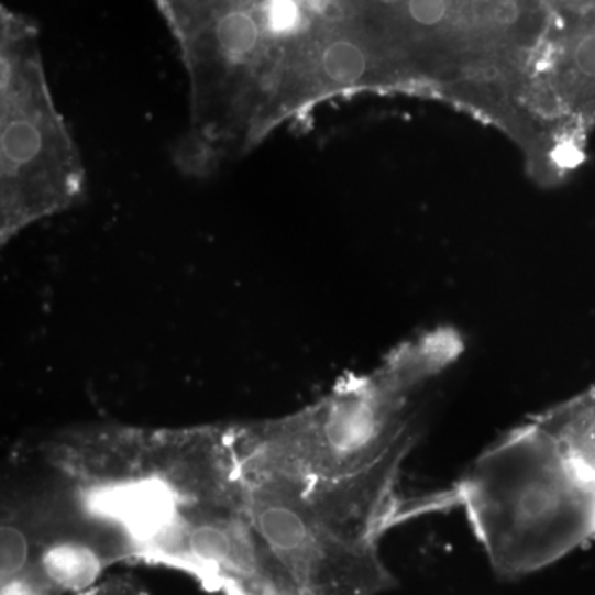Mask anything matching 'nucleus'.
<instances>
[{
	"label": "nucleus",
	"instance_id": "nucleus-1",
	"mask_svg": "<svg viewBox=\"0 0 595 595\" xmlns=\"http://www.w3.org/2000/svg\"><path fill=\"white\" fill-rule=\"evenodd\" d=\"M42 453V495L103 536L123 562L167 568L199 509L245 492L233 423L75 427L48 440Z\"/></svg>",
	"mask_w": 595,
	"mask_h": 595
},
{
	"label": "nucleus",
	"instance_id": "nucleus-2",
	"mask_svg": "<svg viewBox=\"0 0 595 595\" xmlns=\"http://www.w3.org/2000/svg\"><path fill=\"white\" fill-rule=\"evenodd\" d=\"M462 353L455 331H432L367 373L338 381L304 409L233 423L243 478L333 482L373 469L416 430L419 397Z\"/></svg>",
	"mask_w": 595,
	"mask_h": 595
},
{
	"label": "nucleus",
	"instance_id": "nucleus-3",
	"mask_svg": "<svg viewBox=\"0 0 595 595\" xmlns=\"http://www.w3.org/2000/svg\"><path fill=\"white\" fill-rule=\"evenodd\" d=\"M420 516L463 508L493 571L525 577L595 542V480L528 419L453 488L417 496Z\"/></svg>",
	"mask_w": 595,
	"mask_h": 595
},
{
	"label": "nucleus",
	"instance_id": "nucleus-4",
	"mask_svg": "<svg viewBox=\"0 0 595 595\" xmlns=\"http://www.w3.org/2000/svg\"><path fill=\"white\" fill-rule=\"evenodd\" d=\"M256 531L301 595H383L396 584L379 551L387 515L331 482L243 478Z\"/></svg>",
	"mask_w": 595,
	"mask_h": 595
},
{
	"label": "nucleus",
	"instance_id": "nucleus-5",
	"mask_svg": "<svg viewBox=\"0 0 595 595\" xmlns=\"http://www.w3.org/2000/svg\"><path fill=\"white\" fill-rule=\"evenodd\" d=\"M0 78V236L8 243L74 207L87 180L41 64L4 47Z\"/></svg>",
	"mask_w": 595,
	"mask_h": 595
},
{
	"label": "nucleus",
	"instance_id": "nucleus-6",
	"mask_svg": "<svg viewBox=\"0 0 595 595\" xmlns=\"http://www.w3.org/2000/svg\"><path fill=\"white\" fill-rule=\"evenodd\" d=\"M167 569L217 595H301L256 531L245 493L197 511Z\"/></svg>",
	"mask_w": 595,
	"mask_h": 595
},
{
	"label": "nucleus",
	"instance_id": "nucleus-7",
	"mask_svg": "<svg viewBox=\"0 0 595 595\" xmlns=\"http://www.w3.org/2000/svg\"><path fill=\"white\" fill-rule=\"evenodd\" d=\"M529 419L555 440L574 465L595 480V387Z\"/></svg>",
	"mask_w": 595,
	"mask_h": 595
},
{
	"label": "nucleus",
	"instance_id": "nucleus-8",
	"mask_svg": "<svg viewBox=\"0 0 595 595\" xmlns=\"http://www.w3.org/2000/svg\"><path fill=\"white\" fill-rule=\"evenodd\" d=\"M370 74V58L356 42L338 38L321 52L318 78L323 91L348 90L363 84Z\"/></svg>",
	"mask_w": 595,
	"mask_h": 595
},
{
	"label": "nucleus",
	"instance_id": "nucleus-9",
	"mask_svg": "<svg viewBox=\"0 0 595 595\" xmlns=\"http://www.w3.org/2000/svg\"><path fill=\"white\" fill-rule=\"evenodd\" d=\"M571 67L577 84L575 95L595 100V29L579 35L571 51Z\"/></svg>",
	"mask_w": 595,
	"mask_h": 595
},
{
	"label": "nucleus",
	"instance_id": "nucleus-10",
	"mask_svg": "<svg viewBox=\"0 0 595 595\" xmlns=\"http://www.w3.org/2000/svg\"><path fill=\"white\" fill-rule=\"evenodd\" d=\"M300 5L296 0H266L263 25L272 37H286L300 25Z\"/></svg>",
	"mask_w": 595,
	"mask_h": 595
},
{
	"label": "nucleus",
	"instance_id": "nucleus-11",
	"mask_svg": "<svg viewBox=\"0 0 595 595\" xmlns=\"http://www.w3.org/2000/svg\"><path fill=\"white\" fill-rule=\"evenodd\" d=\"M407 11L417 24L433 27L445 19L449 2L447 0H409Z\"/></svg>",
	"mask_w": 595,
	"mask_h": 595
},
{
	"label": "nucleus",
	"instance_id": "nucleus-12",
	"mask_svg": "<svg viewBox=\"0 0 595 595\" xmlns=\"http://www.w3.org/2000/svg\"><path fill=\"white\" fill-rule=\"evenodd\" d=\"M2 582L0 595H55L41 579L35 577L32 572L8 579Z\"/></svg>",
	"mask_w": 595,
	"mask_h": 595
},
{
	"label": "nucleus",
	"instance_id": "nucleus-13",
	"mask_svg": "<svg viewBox=\"0 0 595 595\" xmlns=\"http://www.w3.org/2000/svg\"><path fill=\"white\" fill-rule=\"evenodd\" d=\"M80 595H150L128 577H110Z\"/></svg>",
	"mask_w": 595,
	"mask_h": 595
},
{
	"label": "nucleus",
	"instance_id": "nucleus-14",
	"mask_svg": "<svg viewBox=\"0 0 595 595\" xmlns=\"http://www.w3.org/2000/svg\"><path fill=\"white\" fill-rule=\"evenodd\" d=\"M377 2H381V4L384 5H396L400 0H377Z\"/></svg>",
	"mask_w": 595,
	"mask_h": 595
},
{
	"label": "nucleus",
	"instance_id": "nucleus-15",
	"mask_svg": "<svg viewBox=\"0 0 595 595\" xmlns=\"http://www.w3.org/2000/svg\"><path fill=\"white\" fill-rule=\"evenodd\" d=\"M572 2H587V0H572Z\"/></svg>",
	"mask_w": 595,
	"mask_h": 595
}]
</instances>
